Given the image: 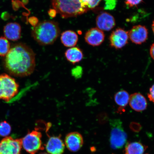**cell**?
I'll return each mask as SVG.
<instances>
[{
  "mask_svg": "<svg viewBox=\"0 0 154 154\" xmlns=\"http://www.w3.org/2000/svg\"><path fill=\"white\" fill-rule=\"evenodd\" d=\"M82 68L80 66H77L72 71V75L75 78H79L82 74Z\"/></svg>",
  "mask_w": 154,
  "mask_h": 154,
  "instance_id": "cell-26",
  "label": "cell"
},
{
  "mask_svg": "<svg viewBox=\"0 0 154 154\" xmlns=\"http://www.w3.org/2000/svg\"><path fill=\"white\" fill-rule=\"evenodd\" d=\"M105 1L104 9L112 10L115 8L117 4V0H104Z\"/></svg>",
  "mask_w": 154,
  "mask_h": 154,
  "instance_id": "cell-23",
  "label": "cell"
},
{
  "mask_svg": "<svg viewBox=\"0 0 154 154\" xmlns=\"http://www.w3.org/2000/svg\"><path fill=\"white\" fill-rule=\"evenodd\" d=\"M130 96L128 92L122 90L117 92L114 96L115 101L119 106V112H122L129 103Z\"/></svg>",
  "mask_w": 154,
  "mask_h": 154,
  "instance_id": "cell-19",
  "label": "cell"
},
{
  "mask_svg": "<svg viewBox=\"0 0 154 154\" xmlns=\"http://www.w3.org/2000/svg\"><path fill=\"white\" fill-rule=\"evenodd\" d=\"M102 0H81L83 5L88 10L95 8Z\"/></svg>",
  "mask_w": 154,
  "mask_h": 154,
  "instance_id": "cell-22",
  "label": "cell"
},
{
  "mask_svg": "<svg viewBox=\"0 0 154 154\" xmlns=\"http://www.w3.org/2000/svg\"></svg>",
  "mask_w": 154,
  "mask_h": 154,
  "instance_id": "cell-32",
  "label": "cell"
},
{
  "mask_svg": "<svg viewBox=\"0 0 154 154\" xmlns=\"http://www.w3.org/2000/svg\"><path fill=\"white\" fill-rule=\"evenodd\" d=\"M65 55L67 60L73 64L80 62L84 57L82 50L78 47H72L67 49L65 51Z\"/></svg>",
  "mask_w": 154,
  "mask_h": 154,
  "instance_id": "cell-17",
  "label": "cell"
},
{
  "mask_svg": "<svg viewBox=\"0 0 154 154\" xmlns=\"http://www.w3.org/2000/svg\"><path fill=\"white\" fill-rule=\"evenodd\" d=\"M104 33L97 28H92L86 32L85 39L89 45L96 47L103 43L105 40Z\"/></svg>",
  "mask_w": 154,
  "mask_h": 154,
  "instance_id": "cell-13",
  "label": "cell"
},
{
  "mask_svg": "<svg viewBox=\"0 0 154 154\" xmlns=\"http://www.w3.org/2000/svg\"><path fill=\"white\" fill-rule=\"evenodd\" d=\"M130 128L132 131L138 133L142 130V126L140 123L136 122H132L130 125Z\"/></svg>",
  "mask_w": 154,
  "mask_h": 154,
  "instance_id": "cell-24",
  "label": "cell"
},
{
  "mask_svg": "<svg viewBox=\"0 0 154 154\" xmlns=\"http://www.w3.org/2000/svg\"><path fill=\"white\" fill-rule=\"evenodd\" d=\"M60 30L57 22L52 21L40 22L32 29V34L34 39L40 45H51L59 35Z\"/></svg>",
  "mask_w": 154,
  "mask_h": 154,
  "instance_id": "cell-2",
  "label": "cell"
},
{
  "mask_svg": "<svg viewBox=\"0 0 154 154\" xmlns=\"http://www.w3.org/2000/svg\"><path fill=\"white\" fill-rule=\"evenodd\" d=\"M147 148L140 142H128L124 150L125 154H143Z\"/></svg>",
  "mask_w": 154,
  "mask_h": 154,
  "instance_id": "cell-18",
  "label": "cell"
},
{
  "mask_svg": "<svg viewBox=\"0 0 154 154\" xmlns=\"http://www.w3.org/2000/svg\"><path fill=\"white\" fill-rule=\"evenodd\" d=\"M51 4L63 18L76 17L89 10L83 5L81 0H52Z\"/></svg>",
  "mask_w": 154,
  "mask_h": 154,
  "instance_id": "cell-3",
  "label": "cell"
},
{
  "mask_svg": "<svg viewBox=\"0 0 154 154\" xmlns=\"http://www.w3.org/2000/svg\"><path fill=\"white\" fill-rule=\"evenodd\" d=\"M22 147V139L7 136L0 142V154H20Z\"/></svg>",
  "mask_w": 154,
  "mask_h": 154,
  "instance_id": "cell-7",
  "label": "cell"
},
{
  "mask_svg": "<svg viewBox=\"0 0 154 154\" xmlns=\"http://www.w3.org/2000/svg\"><path fill=\"white\" fill-rule=\"evenodd\" d=\"M10 44L7 38L0 37V56H5L10 50Z\"/></svg>",
  "mask_w": 154,
  "mask_h": 154,
  "instance_id": "cell-20",
  "label": "cell"
},
{
  "mask_svg": "<svg viewBox=\"0 0 154 154\" xmlns=\"http://www.w3.org/2000/svg\"><path fill=\"white\" fill-rule=\"evenodd\" d=\"M97 28L102 31H109L116 25L115 19L112 15L106 12H102L97 15L96 18Z\"/></svg>",
  "mask_w": 154,
  "mask_h": 154,
  "instance_id": "cell-12",
  "label": "cell"
},
{
  "mask_svg": "<svg viewBox=\"0 0 154 154\" xmlns=\"http://www.w3.org/2000/svg\"><path fill=\"white\" fill-rule=\"evenodd\" d=\"M150 54L152 58L154 60V43L152 44L150 48Z\"/></svg>",
  "mask_w": 154,
  "mask_h": 154,
  "instance_id": "cell-28",
  "label": "cell"
},
{
  "mask_svg": "<svg viewBox=\"0 0 154 154\" xmlns=\"http://www.w3.org/2000/svg\"><path fill=\"white\" fill-rule=\"evenodd\" d=\"M35 54L25 44H16L5 56L4 65L8 72L12 75L25 77L34 72L35 67Z\"/></svg>",
  "mask_w": 154,
  "mask_h": 154,
  "instance_id": "cell-1",
  "label": "cell"
},
{
  "mask_svg": "<svg viewBox=\"0 0 154 154\" xmlns=\"http://www.w3.org/2000/svg\"><path fill=\"white\" fill-rule=\"evenodd\" d=\"M83 144V137L78 132L69 133L65 137V144L67 149L71 152L78 151L81 149Z\"/></svg>",
  "mask_w": 154,
  "mask_h": 154,
  "instance_id": "cell-9",
  "label": "cell"
},
{
  "mask_svg": "<svg viewBox=\"0 0 154 154\" xmlns=\"http://www.w3.org/2000/svg\"><path fill=\"white\" fill-rule=\"evenodd\" d=\"M129 38L132 43L140 45L145 42L148 37V31L146 27L138 25L134 26L128 32Z\"/></svg>",
  "mask_w": 154,
  "mask_h": 154,
  "instance_id": "cell-10",
  "label": "cell"
},
{
  "mask_svg": "<svg viewBox=\"0 0 154 154\" xmlns=\"http://www.w3.org/2000/svg\"><path fill=\"white\" fill-rule=\"evenodd\" d=\"M61 43L65 47H73L78 43V37L75 32L72 30H66L61 34Z\"/></svg>",
  "mask_w": 154,
  "mask_h": 154,
  "instance_id": "cell-16",
  "label": "cell"
},
{
  "mask_svg": "<svg viewBox=\"0 0 154 154\" xmlns=\"http://www.w3.org/2000/svg\"><path fill=\"white\" fill-rule=\"evenodd\" d=\"M147 95L150 101L154 103V84L150 88L149 93Z\"/></svg>",
  "mask_w": 154,
  "mask_h": 154,
  "instance_id": "cell-27",
  "label": "cell"
},
{
  "mask_svg": "<svg viewBox=\"0 0 154 154\" xmlns=\"http://www.w3.org/2000/svg\"><path fill=\"white\" fill-rule=\"evenodd\" d=\"M39 154H48L47 153L43 152V153H40Z\"/></svg>",
  "mask_w": 154,
  "mask_h": 154,
  "instance_id": "cell-31",
  "label": "cell"
},
{
  "mask_svg": "<svg viewBox=\"0 0 154 154\" xmlns=\"http://www.w3.org/2000/svg\"><path fill=\"white\" fill-rule=\"evenodd\" d=\"M19 88L14 79L7 74L0 75V99L9 101L18 94Z\"/></svg>",
  "mask_w": 154,
  "mask_h": 154,
  "instance_id": "cell-5",
  "label": "cell"
},
{
  "mask_svg": "<svg viewBox=\"0 0 154 154\" xmlns=\"http://www.w3.org/2000/svg\"><path fill=\"white\" fill-rule=\"evenodd\" d=\"M152 29L153 32V34L154 35V20L153 21L152 23Z\"/></svg>",
  "mask_w": 154,
  "mask_h": 154,
  "instance_id": "cell-30",
  "label": "cell"
},
{
  "mask_svg": "<svg viewBox=\"0 0 154 154\" xmlns=\"http://www.w3.org/2000/svg\"><path fill=\"white\" fill-rule=\"evenodd\" d=\"M143 0H125V3L130 7L136 6L143 2Z\"/></svg>",
  "mask_w": 154,
  "mask_h": 154,
  "instance_id": "cell-25",
  "label": "cell"
},
{
  "mask_svg": "<svg viewBox=\"0 0 154 154\" xmlns=\"http://www.w3.org/2000/svg\"><path fill=\"white\" fill-rule=\"evenodd\" d=\"M21 32V26L18 23H9L4 28L5 38L11 41H16L20 39Z\"/></svg>",
  "mask_w": 154,
  "mask_h": 154,
  "instance_id": "cell-15",
  "label": "cell"
},
{
  "mask_svg": "<svg viewBox=\"0 0 154 154\" xmlns=\"http://www.w3.org/2000/svg\"><path fill=\"white\" fill-rule=\"evenodd\" d=\"M129 103L133 109L139 112L145 110L147 106V100L140 93H135L131 95Z\"/></svg>",
  "mask_w": 154,
  "mask_h": 154,
  "instance_id": "cell-14",
  "label": "cell"
},
{
  "mask_svg": "<svg viewBox=\"0 0 154 154\" xmlns=\"http://www.w3.org/2000/svg\"><path fill=\"white\" fill-rule=\"evenodd\" d=\"M128 32L122 28H117L109 36V44L112 47L115 49H121L128 43Z\"/></svg>",
  "mask_w": 154,
  "mask_h": 154,
  "instance_id": "cell-8",
  "label": "cell"
},
{
  "mask_svg": "<svg viewBox=\"0 0 154 154\" xmlns=\"http://www.w3.org/2000/svg\"><path fill=\"white\" fill-rule=\"evenodd\" d=\"M42 134L38 128L29 132L22 139L23 147L29 154H36L40 150L44 149L42 140Z\"/></svg>",
  "mask_w": 154,
  "mask_h": 154,
  "instance_id": "cell-6",
  "label": "cell"
},
{
  "mask_svg": "<svg viewBox=\"0 0 154 154\" xmlns=\"http://www.w3.org/2000/svg\"><path fill=\"white\" fill-rule=\"evenodd\" d=\"M57 13L56 11L54 9L50 10L49 11V14L51 17H55Z\"/></svg>",
  "mask_w": 154,
  "mask_h": 154,
  "instance_id": "cell-29",
  "label": "cell"
},
{
  "mask_svg": "<svg viewBox=\"0 0 154 154\" xmlns=\"http://www.w3.org/2000/svg\"><path fill=\"white\" fill-rule=\"evenodd\" d=\"M49 137L45 145L46 151L50 154H63L65 149V144L61 139V136Z\"/></svg>",
  "mask_w": 154,
  "mask_h": 154,
  "instance_id": "cell-11",
  "label": "cell"
},
{
  "mask_svg": "<svg viewBox=\"0 0 154 154\" xmlns=\"http://www.w3.org/2000/svg\"><path fill=\"white\" fill-rule=\"evenodd\" d=\"M11 129V125L6 121L0 123V136L6 137L10 134Z\"/></svg>",
  "mask_w": 154,
  "mask_h": 154,
  "instance_id": "cell-21",
  "label": "cell"
},
{
  "mask_svg": "<svg viewBox=\"0 0 154 154\" xmlns=\"http://www.w3.org/2000/svg\"><path fill=\"white\" fill-rule=\"evenodd\" d=\"M111 128L109 143L113 149H122L126 144L128 135L124 129L122 121L119 119L109 121Z\"/></svg>",
  "mask_w": 154,
  "mask_h": 154,
  "instance_id": "cell-4",
  "label": "cell"
}]
</instances>
